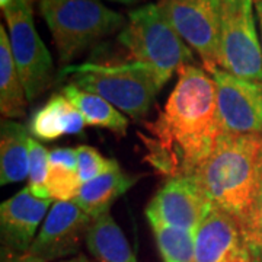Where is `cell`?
<instances>
[{
	"mask_svg": "<svg viewBox=\"0 0 262 262\" xmlns=\"http://www.w3.org/2000/svg\"><path fill=\"white\" fill-rule=\"evenodd\" d=\"M178 82L158 120L147 122V160L158 172L192 177L222 134L217 120L214 79L195 64L178 70Z\"/></svg>",
	"mask_w": 262,
	"mask_h": 262,
	"instance_id": "6da1fadb",
	"label": "cell"
},
{
	"mask_svg": "<svg viewBox=\"0 0 262 262\" xmlns=\"http://www.w3.org/2000/svg\"><path fill=\"white\" fill-rule=\"evenodd\" d=\"M261 156L262 133H222L192 177L211 206L241 222L252 201Z\"/></svg>",
	"mask_w": 262,
	"mask_h": 262,
	"instance_id": "7a4b0ae2",
	"label": "cell"
},
{
	"mask_svg": "<svg viewBox=\"0 0 262 262\" xmlns=\"http://www.w3.org/2000/svg\"><path fill=\"white\" fill-rule=\"evenodd\" d=\"M60 76H70L69 83L102 96L136 122L147 115L165 84L153 67L137 61L122 64L83 63L66 67Z\"/></svg>",
	"mask_w": 262,
	"mask_h": 262,
	"instance_id": "3957f363",
	"label": "cell"
},
{
	"mask_svg": "<svg viewBox=\"0 0 262 262\" xmlns=\"http://www.w3.org/2000/svg\"><path fill=\"white\" fill-rule=\"evenodd\" d=\"M39 13L63 64L72 63L99 39L127 25L121 13L99 0H39Z\"/></svg>",
	"mask_w": 262,
	"mask_h": 262,
	"instance_id": "277c9868",
	"label": "cell"
},
{
	"mask_svg": "<svg viewBox=\"0 0 262 262\" xmlns=\"http://www.w3.org/2000/svg\"><path fill=\"white\" fill-rule=\"evenodd\" d=\"M118 41L128 51L131 61L153 67L165 83L182 66L194 64L191 48L156 3L130 10Z\"/></svg>",
	"mask_w": 262,
	"mask_h": 262,
	"instance_id": "5b68a950",
	"label": "cell"
},
{
	"mask_svg": "<svg viewBox=\"0 0 262 262\" xmlns=\"http://www.w3.org/2000/svg\"><path fill=\"white\" fill-rule=\"evenodd\" d=\"M219 67L239 79L262 84V47L253 0H220Z\"/></svg>",
	"mask_w": 262,
	"mask_h": 262,
	"instance_id": "8992f818",
	"label": "cell"
},
{
	"mask_svg": "<svg viewBox=\"0 0 262 262\" xmlns=\"http://www.w3.org/2000/svg\"><path fill=\"white\" fill-rule=\"evenodd\" d=\"M13 61L27 91L28 101L37 99L54 80V63L38 35L31 0H15L3 10Z\"/></svg>",
	"mask_w": 262,
	"mask_h": 262,
	"instance_id": "52a82bcc",
	"label": "cell"
},
{
	"mask_svg": "<svg viewBox=\"0 0 262 262\" xmlns=\"http://www.w3.org/2000/svg\"><path fill=\"white\" fill-rule=\"evenodd\" d=\"M172 27L200 56L207 73L219 67L220 0H159Z\"/></svg>",
	"mask_w": 262,
	"mask_h": 262,
	"instance_id": "ba28073f",
	"label": "cell"
},
{
	"mask_svg": "<svg viewBox=\"0 0 262 262\" xmlns=\"http://www.w3.org/2000/svg\"><path fill=\"white\" fill-rule=\"evenodd\" d=\"M210 75L215 83L220 131L223 134L262 133V84L239 79L220 67Z\"/></svg>",
	"mask_w": 262,
	"mask_h": 262,
	"instance_id": "9c48e42d",
	"label": "cell"
},
{
	"mask_svg": "<svg viewBox=\"0 0 262 262\" xmlns=\"http://www.w3.org/2000/svg\"><path fill=\"white\" fill-rule=\"evenodd\" d=\"M211 207L194 177H175L151 198L146 217L149 222L195 233Z\"/></svg>",
	"mask_w": 262,
	"mask_h": 262,
	"instance_id": "30bf717a",
	"label": "cell"
},
{
	"mask_svg": "<svg viewBox=\"0 0 262 262\" xmlns=\"http://www.w3.org/2000/svg\"><path fill=\"white\" fill-rule=\"evenodd\" d=\"M92 220L73 200L56 201L28 252L46 262L76 255Z\"/></svg>",
	"mask_w": 262,
	"mask_h": 262,
	"instance_id": "8fae6325",
	"label": "cell"
},
{
	"mask_svg": "<svg viewBox=\"0 0 262 262\" xmlns=\"http://www.w3.org/2000/svg\"><path fill=\"white\" fill-rule=\"evenodd\" d=\"M192 262H251L239 220L211 207L195 232Z\"/></svg>",
	"mask_w": 262,
	"mask_h": 262,
	"instance_id": "7c38bea8",
	"label": "cell"
},
{
	"mask_svg": "<svg viewBox=\"0 0 262 262\" xmlns=\"http://www.w3.org/2000/svg\"><path fill=\"white\" fill-rule=\"evenodd\" d=\"M51 198H38L29 187L6 200L0 206V230L5 248L16 253H27L35 241L38 226L47 217Z\"/></svg>",
	"mask_w": 262,
	"mask_h": 262,
	"instance_id": "4fadbf2b",
	"label": "cell"
},
{
	"mask_svg": "<svg viewBox=\"0 0 262 262\" xmlns=\"http://www.w3.org/2000/svg\"><path fill=\"white\" fill-rule=\"evenodd\" d=\"M84 118L64 95H53L29 120V133L42 141H53L66 134H80Z\"/></svg>",
	"mask_w": 262,
	"mask_h": 262,
	"instance_id": "5bb4252c",
	"label": "cell"
},
{
	"mask_svg": "<svg viewBox=\"0 0 262 262\" xmlns=\"http://www.w3.org/2000/svg\"><path fill=\"white\" fill-rule=\"evenodd\" d=\"M137 181L139 177L128 175L122 172L120 165H115L108 172L82 184L73 201L86 214L96 219L110 213V208L117 198L125 194Z\"/></svg>",
	"mask_w": 262,
	"mask_h": 262,
	"instance_id": "9a60e30c",
	"label": "cell"
},
{
	"mask_svg": "<svg viewBox=\"0 0 262 262\" xmlns=\"http://www.w3.org/2000/svg\"><path fill=\"white\" fill-rule=\"evenodd\" d=\"M29 134L20 124L5 118L0 127V184L8 185L29 173Z\"/></svg>",
	"mask_w": 262,
	"mask_h": 262,
	"instance_id": "2e32d148",
	"label": "cell"
},
{
	"mask_svg": "<svg viewBox=\"0 0 262 262\" xmlns=\"http://www.w3.org/2000/svg\"><path fill=\"white\" fill-rule=\"evenodd\" d=\"M84 242L96 262H137L125 234L110 213L92 220Z\"/></svg>",
	"mask_w": 262,
	"mask_h": 262,
	"instance_id": "e0dca14e",
	"label": "cell"
},
{
	"mask_svg": "<svg viewBox=\"0 0 262 262\" xmlns=\"http://www.w3.org/2000/svg\"><path fill=\"white\" fill-rule=\"evenodd\" d=\"M27 91L13 61L6 29L0 27V113L5 118H24L27 114Z\"/></svg>",
	"mask_w": 262,
	"mask_h": 262,
	"instance_id": "ac0fdd59",
	"label": "cell"
},
{
	"mask_svg": "<svg viewBox=\"0 0 262 262\" xmlns=\"http://www.w3.org/2000/svg\"><path fill=\"white\" fill-rule=\"evenodd\" d=\"M61 94L83 115L86 124L106 128L120 137L125 136L128 120L102 96L86 92L72 83L66 84Z\"/></svg>",
	"mask_w": 262,
	"mask_h": 262,
	"instance_id": "d6986e66",
	"label": "cell"
},
{
	"mask_svg": "<svg viewBox=\"0 0 262 262\" xmlns=\"http://www.w3.org/2000/svg\"><path fill=\"white\" fill-rule=\"evenodd\" d=\"M82 182L77 169V151L70 147H56L48 151L47 188L57 201L75 200Z\"/></svg>",
	"mask_w": 262,
	"mask_h": 262,
	"instance_id": "ffe728a7",
	"label": "cell"
},
{
	"mask_svg": "<svg viewBox=\"0 0 262 262\" xmlns=\"http://www.w3.org/2000/svg\"><path fill=\"white\" fill-rule=\"evenodd\" d=\"M162 262H192L195 251V233L149 222Z\"/></svg>",
	"mask_w": 262,
	"mask_h": 262,
	"instance_id": "44dd1931",
	"label": "cell"
},
{
	"mask_svg": "<svg viewBox=\"0 0 262 262\" xmlns=\"http://www.w3.org/2000/svg\"><path fill=\"white\" fill-rule=\"evenodd\" d=\"M239 223L244 232L251 262H262V156L251 206Z\"/></svg>",
	"mask_w": 262,
	"mask_h": 262,
	"instance_id": "7402d4cb",
	"label": "cell"
},
{
	"mask_svg": "<svg viewBox=\"0 0 262 262\" xmlns=\"http://www.w3.org/2000/svg\"><path fill=\"white\" fill-rule=\"evenodd\" d=\"M48 150L34 139H29L28 187L38 198H51L47 188Z\"/></svg>",
	"mask_w": 262,
	"mask_h": 262,
	"instance_id": "603a6c76",
	"label": "cell"
},
{
	"mask_svg": "<svg viewBox=\"0 0 262 262\" xmlns=\"http://www.w3.org/2000/svg\"><path fill=\"white\" fill-rule=\"evenodd\" d=\"M76 151H77L79 178L82 184L92 181L96 177L108 172L110 169H113L115 165H118L117 160L103 158L98 150L91 146H79Z\"/></svg>",
	"mask_w": 262,
	"mask_h": 262,
	"instance_id": "cb8c5ba5",
	"label": "cell"
},
{
	"mask_svg": "<svg viewBox=\"0 0 262 262\" xmlns=\"http://www.w3.org/2000/svg\"><path fill=\"white\" fill-rule=\"evenodd\" d=\"M13 262H46L42 261L41 258H38L35 255H32V253H18L16 256H15V259Z\"/></svg>",
	"mask_w": 262,
	"mask_h": 262,
	"instance_id": "d4e9b609",
	"label": "cell"
},
{
	"mask_svg": "<svg viewBox=\"0 0 262 262\" xmlns=\"http://www.w3.org/2000/svg\"><path fill=\"white\" fill-rule=\"evenodd\" d=\"M255 5V13L259 19V27H261V35H262V0H253Z\"/></svg>",
	"mask_w": 262,
	"mask_h": 262,
	"instance_id": "484cf974",
	"label": "cell"
},
{
	"mask_svg": "<svg viewBox=\"0 0 262 262\" xmlns=\"http://www.w3.org/2000/svg\"><path fill=\"white\" fill-rule=\"evenodd\" d=\"M61 262H92L89 258H86L84 255L82 253H79L77 256H73V258H70V259H64V261Z\"/></svg>",
	"mask_w": 262,
	"mask_h": 262,
	"instance_id": "4316f807",
	"label": "cell"
},
{
	"mask_svg": "<svg viewBox=\"0 0 262 262\" xmlns=\"http://www.w3.org/2000/svg\"><path fill=\"white\" fill-rule=\"evenodd\" d=\"M13 2L15 0H0V8H2V10H6Z\"/></svg>",
	"mask_w": 262,
	"mask_h": 262,
	"instance_id": "83f0119b",
	"label": "cell"
},
{
	"mask_svg": "<svg viewBox=\"0 0 262 262\" xmlns=\"http://www.w3.org/2000/svg\"><path fill=\"white\" fill-rule=\"evenodd\" d=\"M113 2H118V3H124V5H134V3H139L141 0H113Z\"/></svg>",
	"mask_w": 262,
	"mask_h": 262,
	"instance_id": "f1b7e54d",
	"label": "cell"
}]
</instances>
